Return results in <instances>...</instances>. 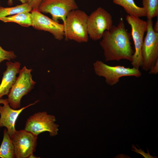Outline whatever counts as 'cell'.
Here are the masks:
<instances>
[{"label":"cell","mask_w":158,"mask_h":158,"mask_svg":"<svg viewBox=\"0 0 158 158\" xmlns=\"http://www.w3.org/2000/svg\"><path fill=\"white\" fill-rule=\"evenodd\" d=\"M113 25L111 14L103 8L99 7L88 16L87 30L89 37L94 41L101 39L104 31L110 30Z\"/></svg>","instance_id":"5"},{"label":"cell","mask_w":158,"mask_h":158,"mask_svg":"<svg viewBox=\"0 0 158 158\" xmlns=\"http://www.w3.org/2000/svg\"><path fill=\"white\" fill-rule=\"evenodd\" d=\"M39 101L37 100L18 109L12 108L9 105L7 99L3 103L4 105L0 106V127H5L10 138L16 131L15 128L16 121L20 113L25 109L34 105Z\"/></svg>","instance_id":"12"},{"label":"cell","mask_w":158,"mask_h":158,"mask_svg":"<svg viewBox=\"0 0 158 158\" xmlns=\"http://www.w3.org/2000/svg\"><path fill=\"white\" fill-rule=\"evenodd\" d=\"M43 0H28V3L32 10H38V7Z\"/></svg>","instance_id":"21"},{"label":"cell","mask_w":158,"mask_h":158,"mask_svg":"<svg viewBox=\"0 0 158 158\" xmlns=\"http://www.w3.org/2000/svg\"><path fill=\"white\" fill-rule=\"evenodd\" d=\"M147 29L142 49V70L149 71L158 59V33L153 29L152 19H147Z\"/></svg>","instance_id":"6"},{"label":"cell","mask_w":158,"mask_h":158,"mask_svg":"<svg viewBox=\"0 0 158 158\" xmlns=\"http://www.w3.org/2000/svg\"></svg>","instance_id":"27"},{"label":"cell","mask_w":158,"mask_h":158,"mask_svg":"<svg viewBox=\"0 0 158 158\" xmlns=\"http://www.w3.org/2000/svg\"><path fill=\"white\" fill-rule=\"evenodd\" d=\"M88 17L85 12L78 9L70 12L63 24L64 37L66 39L73 40L78 43L88 41Z\"/></svg>","instance_id":"2"},{"label":"cell","mask_w":158,"mask_h":158,"mask_svg":"<svg viewBox=\"0 0 158 158\" xmlns=\"http://www.w3.org/2000/svg\"><path fill=\"white\" fill-rule=\"evenodd\" d=\"M16 57V56L13 51L6 50L0 46V63L5 60L10 61Z\"/></svg>","instance_id":"19"},{"label":"cell","mask_w":158,"mask_h":158,"mask_svg":"<svg viewBox=\"0 0 158 158\" xmlns=\"http://www.w3.org/2000/svg\"><path fill=\"white\" fill-rule=\"evenodd\" d=\"M0 20L4 23H16L26 27L32 26L31 14L30 12H22L3 17L0 18Z\"/></svg>","instance_id":"15"},{"label":"cell","mask_w":158,"mask_h":158,"mask_svg":"<svg viewBox=\"0 0 158 158\" xmlns=\"http://www.w3.org/2000/svg\"><path fill=\"white\" fill-rule=\"evenodd\" d=\"M13 0H8V4H12ZM20 1L22 4L25 3H27L28 1V0H18Z\"/></svg>","instance_id":"24"},{"label":"cell","mask_w":158,"mask_h":158,"mask_svg":"<svg viewBox=\"0 0 158 158\" xmlns=\"http://www.w3.org/2000/svg\"><path fill=\"white\" fill-rule=\"evenodd\" d=\"M32 71L25 66L20 70L19 75L10 90L7 100L10 106L14 109L20 107L21 98L30 91L36 83L32 79Z\"/></svg>","instance_id":"3"},{"label":"cell","mask_w":158,"mask_h":158,"mask_svg":"<svg viewBox=\"0 0 158 158\" xmlns=\"http://www.w3.org/2000/svg\"><path fill=\"white\" fill-rule=\"evenodd\" d=\"M0 157L15 158L14 145L6 129L4 130L3 138L0 147Z\"/></svg>","instance_id":"16"},{"label":"cell","mask_w":158,"mask_h":158,"mask_svg":"<svg viewBox=\"0 0 158 158\" xmlns=\"http://www.w3.org/2000/svg\"><path fill=\"white\" fill-rule=\"evenodd\" d=\"M126 20L131 28V36L133 39L135 51L131 61L133 67L139 69L142 61V49L145 33L147 29L146 21L139 18L128 15Z\"/></svg>","instance_id":"7"},{"label":"cell","mask_w":158,"mask_h":158,"mask_svg":"<svg viewBox=\"0 0 158 158\" xmlns=\"http://www.w3.org/2000/svg\"><path fill=\"white\" fill-rule=\"evenodd\" d=\"M5 99H0V104H2L3 103V102H4L5 101Z\"/></svg>","instance_id":"26"},{"label":"cell","mask_w":158,"mask_h":158,"mask_svg":"<svg viewBox=\"0 0 158 158\" xmlns=\"http://www.w3.org/2000/svg\"><path fill=\"white\" fill-rule=\"evenodd\" d=\"M75 0H43L38 10L42 13H48L52 19L58 22L62 20L64 24L66 18L72 10L78 9Z\"/></svg>","instance_id":"9"},{"label":"cell","mask_w":158,"mask_h":158,"mask_svg":"<svg viewBox=\"0 0 158 158\" xmlns=\"http://www.w3.org/2000/svg\"><path fill=\"white\" fill-rule=\"evenodd\" d=\"M131 34L126 30L123 20L104 32L100 44L106 61L125 59L131 61L134 53L131 46Z\"/></svg>","instance_id":"1"},{"label":"cell","mask_w":158,"mask_h":158,"mask_svg":"<svg viewBox=\"0 0 158 158\" xmlns=\"http://www.w3.org/2000/svg\"><path fill=\"white\" fill-rule=\"evenodd\" d=\"M39 158L38 157H37L35 156V155L33 154V153H32L31 154H30L29 156L28 157V158Z\"/></svg>","instance_id":"25"},{"label":"cell","mask_w":158,"mask_h":158,"mask_svg":"<svg viewBox=\"0 0 158 158\" xmlns=\"http://www.w3.org/2000/svg\"><path fill=\"white\" fill-rule=\"evenodd\" d=\"M154 31L158 33V17L157 20L154 25V27H153Z\"/></svg>","instance_id":"23"},{"label":"cell","mask_w":158,"mask_h":158,"mask_svg":"<svg viewBox=\"0 0 158 158\" xmlns=\"http://www.w3.org/2000/svg\"><path fill=\"white\" fill-rule=\"evenodd\" d=\"M15 158H28L36 150L37 136L25 129L16 130L11 137Z\"/></svg>","instance_id":"10"},{"label":"cell","mask_w":158,"mask_h":158,"mask_svg":"<svg viewBox=\"0 0 158 158\" xmlns=\"http://www.w3.org/2000/svg\"><path fill=\"white\" fill-rule=\"evenodd\" d=\"M32 26L39 30L48 32L52 34L56 39L61 41L64 37L63 24H60L43 14L38 10L31 11Z\"/></svg>","instance_id":"11"},{"label":"cell","mask_w":158,"mask_h":158,"mask_svg":"<svg viewBox=\"0 0 158 158\" xmlns=\"http://www.w3.org/2000/svg\"><path fill=\"white\" fill-rule=\"evenodd\" d=\"M113 2L122 6L129 15L138 18L146 16L145 9L137 6L133 0H113Z\"/></svg>","instance_id":"14"},{"label":"cell","mask_w":158,"mask_h":158,"mask_svg":"<svg viewBox=\"0 0 158 158\" xmlns=\"http://www.w3.org/2000/svg\"><path fill=\"white\" fill-rule=\"evenodd\" d=\"M149 72L150 74H157L158 73V59L150 69Z\"/></svg>","instance_id":"22"},{"label":"cell","mask_w":158,"mask_h":158,"mask_svg":"<svg viewBox=\"0 0 158 158\" xmlns=\"http://www.w3.org/2000/svg\"><path fill=\"white\" fill-rule=\"evenodd\" d=\"M94 68L96 75L105 78V82L109 85L112 86L118 83L120 78L125 76H134L139 78L142 73L135 68H127L123 66H112L102 61L97 60L93 63Z\"/></svg>","instance_id":"4"},{"label":"cell","mask_w":158,"mask_h":158,"mask_svg":"<svg viewBox=\"0 0 158 158\" xmlns=\"http://www.w3.org/2000/svg\"><path fill=\"white\" fill-rule=\"evenodd\" d=\"M143 7L146 10L147 19L158 16V0H142Z\"/></svg>","instance_id":"18"},{"label":"cell","mask_w":158,"mask_h":158,"mask_svg":"<svg viewBox=\"0 0 158 158\" xmlns=\"http://www.w3.org/2000/svg\"><path fill=\"white\" fill-rule=\"evenodd\" d=\"M7 68L3 73V76L0 84V99L5 95H8L10 90L15 82L16 75L18 73L21 64L18 61L6 63Z\"/></svg>","instance_id":"13"},{"label":"cell","mask_w":158,"mask_h":158,"mask_svg":"<svg viewBox=\"0 0 158 158\" xmlns=\"http://www.w3.org/2000/svg\"><path fill=\"white\" fill-rule=\"evenodd\" d=\"M132 148L134 150H132L133 151L135 152L136 153L142 155L143 157L145 158H157V157H155L151 156L149 154L148 150L147 149L148 153H145L141 149H138L136 148L134 145H132Z\"/></svg>","instance_id":"20"},{"label":"cell","mask_w":158,"mask_h":158,"mask_svg":"<svg viewBox=\"0 0 158 158\" xmlns=\"http://www.w3.org/2000/svg\"><path fill=\"white\" fill-rule=\"evenodd\" d=\"M32 10L28 2L10 7L0 6V18L22 12H31Z\"/></svg>","instance_id":"17"},{"label":"cell","mask_w":158,"mask_h":158,"mask_svg":"<svg viewBox=\"0 0 158 158\" xmlns=\"http://www.w3.org/2000/svg\"><path fill=\"white\" fill-rule=\"evenodd\" d=\"M56 121L54 116L48 114L46 112H38L27 119L24 129L37 136L47 131L50 136H54L59 130V126L55 123Z\"/></svg>","instance_id":"8"}]
</instances>
